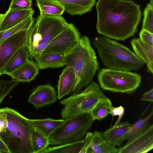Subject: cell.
Instances as JSON below:
<instances>
[{"label":"cell","instance_id":"6da1fadb","mask_svg":"<svg viewBox=\"0 0 153 153\" xmlns=\"http://www.w3.org/2000/svg\"><path fill=\"white\" fill-rule=\"evenodd\" d=\"M95 5L99 34L124 41L136 33L142 15L139 4L131 0H98Z\"/></svg>","mask_w":153,"mask_h":153},{"label":"cell","instance_id":"7a4b0ae2","mask_svg":"<svg viewBox=\"0 0 153 153\" xmlns=\"http://www.w3.org/2000/svg\"><path fill=\"white\" fill-rule=\"evenodd\" d=\"M65 56L66 65L74 68L76 74L73 93H78L92 82L99 66L89 38L86 36L81 37L78 43Z\"/></svg>","mask_w":153,"mask_h":153},{"label":"cell","instance_id":"3957f363","mask_svg":"<svg viewBox=\"0 0 153 153\" xmlns=\"http://www.w3.org/2000/svg\"><path fill=\"white\" fill-rule=\"evenodd\" d=\"M102 64L108 68L121 71H137L144 63L129 49L104 36L93 40Z\"/></svg>","mask_w":153,"mask_h":153},{"label":"cell","instance_id":"277c9868","mask_svg":"<svg viewBox=\"0 0 153 153\" xmlns=\"http://www.w3.org/2000/svg\"><path fill=\"white\" fill-rule=\"evenodd\" d=\"M2 109L7 115V121L0 137L10 153H33L31 135L33 127L30 119L12 108Z\"/></svg>","mask_w":153,"mask_h":153},{"label":"cell","instance_id":"5b68a950","mask_svg":"<svg viewBox=\"0 0 153 153\" xmlns=\"http://www.w3.org/2000/svg\"><path fill=\"white\" fill-rule=\"evenodd\" d=\"M69 23L62 16L40 14L28 31L27 47L31 59L41 53Z\"/></svg>","mask_w":153,"mask_h":153},{"label":"cell","instance_id":"8992f818","mask_svg":"<svg viewBox=\"0 0 153 153\" xmlns=\"http://www.w3.org/2000/svg\"><path fill=\"white\" fill-rule=\"evenodd\" d=\"M106 97L98 85L92 82L82 91L73 93L60 101L64 106L61 112L62 119L90 114L97 103Z\"/></svg>","mask_w":153,"mask_h":153},{"label":"cell","instance_id":"52a82bcc","mask_svg":"<svg viewBox=\"0 0 153 153\" xmlns=\"http://www.w3.org/2000/svg\"><path fill=\"white\" fill-rule=\"evenodd\" d=\"M94 121L90 114H82L65 119L49 137V145L56 146L82 140Z\"/></svg>","mask_w":153,"mask_h":153},{"label":"cell","instance_id":"ba28073f","mask_svg":"<svg viewBox=\"0 0 153 153\" xmlns=\"http://www.w3.org/2000/svg\"><path fill=\"white\" fill-rule=\"evenodd\" d=\"M97 77L100 87L103 90L121 93L134 92L141 81V76L138 74L109 68L100 70Z\"/></svg>","mask_w":153,"mask_h":153},{"label":"cell","instance_id":"9c48e42d","mask_svg":"<svg viewBox=\"0 0 153 153\" xmlns=\"http://www.w3.org/2000/svg\"><path fill=\"white\" fill-rule=\"evenodd\" d=\"M81 37L78 29L73 24L69 23L67 27L48 44L41 53L65 54L77 45Z\"/></svg>","mask_w":153,"mask_h":153},{"label":"cell","instance_id":"30bf717a","mask_svg":"<svg viewBox=\"0 0 153 153\" xmlns=\"http://www.w3.org/2000/svg\"><path fill=\"white\" fill-rule=\"evenodd\" d=\"M29 30L19 31L0 44V76L13 56L20 48L27 46Z\"/></svg>","mask_w":153,"mask_h":153},{"label":"cell","instance_id":"8fae6325","mask_svg":"<svg viewBox=\"0 0 153 153\" xmlns=\"http://www.w3.org/2000/svg\"><path fill=\"white\" fill-rule=\"evenodd\" d=\"M153 148V125L119 148V153H146Z\"/></svg>","mask_w":153,"mask_h":153},{"label":"cell","instance_id":"7c38bea8","mask_svg":"<svg viewBox=\"0 0 153 153\" xmlns=\"http://www.w3.org/2000/svg\"><path fill=\"white\" fill-rule=\"evenodd\" d=\"M57 98L58 95L53 87L49 84L40 85L33 91L28 102L37 109L54 103Z\"/></svg>","mask_w":153,"mask_h":153},{"label":"cell","instance_id":"4fadbf2b","mask_svg":"<svg viewBox=\"0 0 153 153\" xmlns=\"http://www.w3.org/2000/svg\"><path fill=\"white\" fill-rule=\"evenodd\" d=\"M76 83V76L74 68L66 66L59 76L57 85L58 99L60 100L65 96L74 92Z\"/></svg>","mask_w":153,"mask_h":153},{"label":"cell","instance_id":"5bb4252c","mask_svg":"<svg viewBox=\"0 0 153 153\" xmlns=\"http://www.w3.org/2000/svg\"><path fill=\"white\" fill-rule=\"evenodd\" d=\"M34 10L31 7L27 9L8 10L0 24V31L6 30L33 16Z\"/></svg>","mask_w":153,"mask_h":153},{"label":"cell","instance_id":"9a60e30c","mask_svg":"<svg viewBox=\"0 0 153 153\" xmlns=\"http://www.w3.org/2000/svg\"><path fill=\"white\" fill-rule=\"evenodd\" d=\"M135 55L146 64L148 72L153 73V46L143 42L139 38L132 39L130 42Z\"/></svg>","mask_w":153,"mask_h":153},{"label":"cell","instance_id":"2e32d148","mask_svg":"<svg viewBox=\"0 0 153 153\" xmlns=\"http://www.w3.org/2000/svg\"><path fill=\"white\" fill-rule=\"evenodd\" d=\"M56 1L64 7L65 11L72 16L81 15L91 11L96 0H51Z\"/></svg>","mask_w":153,"mask_h":153},{"label":"cell","instance_id":"e0dca14e","mask_svg":"<svg viewBox=\"0 0 153 153\" xmlns=\"http://www.w3.org/2000/svg\"><path fill=\"white\" fill-rule=\"evenodd\" d=\"M131 125L128 121L120 122L102 133L103 135L112 145L120 146L125 140V137Z\"/></svg>","mask_w":153,"mask_h":153},{"label":"cell","instance_id":"ac0fdd59","mask_svg":"<svg viewBox=\"0 0 153 153\" xmlns=\"http://www.w3.org/2000/svg\"><path fill=\"white\" fill-rule=\"evenodd\" d=\"M90 140L85 137L79 141L62 145L48 147L42 153H87Z\"/></svg>","mask_w":153,"mask_h":153},{"label":"cell","instance_id":"d6986e66","mask_svg":"<svg viewBox=\"0 0 153 153\" xmlns=\"http://www.w3.org/2000/svg\"><path fill=\"white\" fill-rule=\"evenodd\" d=\"M65 55L41 53L36 56L34 59L39 69L58 68L66 65Z\"/></svg>","mask_w":153,"mask_h":153},{"label":"cell","instance_id":"ffe728a7","mask_svg":"<svg viewBox=\"0 0 153 153\" xmlns=\"http://www.w3.org/2000/svg\"><path fill=\"white\" fill-rule=\"evenodd\" d=\"M39 73V68L36 62L29 59L10 76L12 79L19 82H29L35 78Z\"/></svg>","mask_w":153,"mask_h":153},{"label":"cell","instance_id":"44dd1931","mask_svg":"<svg viewBox=\"0 0 153 153\" xmlns=\"http://www.w3.org/2000/svg\"><path fill=\"white\" fill-rule=\"evenodd\" d=\"M29 53L26 46L19 50L11 57L5 67L3 74L9 76L29 60Z\"/></svg>","mask_w":153,"mask_h":153},{"label":"cell","instance_id":"7402d4cb","mask_svg":"<svg viewBox=\"0 0 153 153\" xmlns=\"http://www.w3.org/2000/svg\"><path fill=\"white\" fill-rule=\"evenodd\" d=\"M33 127L49 138L54 131L64 122V119L48 118L42 119H30Z\"/></svg>","mask_w":153,"mask_h":153},{"label":"cell","instance_id":"603a6c76","mask_svg":"<svg viewBox=\"0 0 153 153\" xmlns=\"http://www.w3.org/2000/svg\"><path fill=\"white\" fill-rule=\"evenodd\" d=\"M40 14L61 16L65 12L63 6L59 2L51 0H36Z\"/></svg>","mask_w":153,"mask_h":153},{"label":"cell","instance_id":"cb8c5ba5","mask_svg":"<svg viewBox=\"0 0 153 153\" xmlns=\"http://www.w3.org/2000/svg\"><path fill=\"white\" fill-rule=\"evenodd\" d=\"M152 115V112L146 117L140 119L131 125L125 137V140L129 142L146 130L150 125L149 121Z\"/></svg>","mask_w":153,"mask_h":153},{"label":"cell","instance_id":"d4e9b609","mask_svg":"<svg viewBox=\"0 0 153 153\" xmlns=\"http://www.w3.org/2000/svg\"><path fill=\"white\" fill-rule=\"evenodd\" d=\"M112 106L111 100L106 97L97 103L90 114L94 121L101 120L110 114Z\"/></svg>","mask_w":153,"mask_h":153},{"label":"cell","instance_id":"484cf974","mask_svg":"<svg viewBox=\"0 0 153 153\" xmlns=\"http://www.w3.org/2000/svg\"><path fill=\"white\" fill-rule=\"evenodd\" d=\"M31 143L33 153H42L49 145L48 138L34 127L32 133Z\"/></svg>","mask_w":153,"mask_h":153},{"label":"cell","instance_id":"4316f807","mask_svg":"<svg viewBox=\"0 0 153 153\" xmlns=\"http://www.w3.org/2000/svg\"><path fill=\"white\" fill-rule=\"evenodd\" d=\"M35 20L33 16H30L13 27L6 30L0 31V44L4 40L19 31L29 30Z\"/></svg>","mask_w":153,"mask_h":153},{"label":"cell","instance_id":"83f0119b","mask_svg":"<svg viewBox=\"0 0 153 153\" xmlns=\"http://www.w3.org/2000/svg\"><path fill=\"white\" fill-rule=\"evenodd\" d=\"M119 148H117L105 139L96 144L89 146L87 153H119Z\"/></svg>","mask_w":153,"mask_h":153},{"label":"cell","instance_id":"f1b7e54d","mask_svg":"<svg viewBox=\"0 0 153 153\" xmlns=\"http://www.w3.org/2000/svg\"><path fill=\"white\" fill-rule=\"evenodd\" d=\"M143 16L142 29L153 33V5L150 3L147 4L144 10Z\"/></svg>","mask_w":153,"mask_h":153},{"label":"cell","instance_id":"f546056e","mask_svg":"<svg viewBox=\"0 0 153 153\" xmlns=\"http://www.w3.org/2000/svg\"><path fill=\"white\" fill-rule=\"evenodd\" d=\"M19 82L13 79L11 80H0V105L5 97Z\"/></svg>","mask_w":153,"mask_h":153},{"label":"cell","instance_id":"4dcf8cb0","mask_svg":"<svg viewBox=\"0 0 153 153\" xmlns=\"http://www.w3.org/2000/svg\"><path fill=\"white\" fill-rule=\"evenodd\" d=\"M32 0H11L8 10L29 9L31 8Z\"/></svg>","mask_w":153,"mask_h":153},{"label":"cell","instance_id":"1f68e13d","mask_svg":"<svg viewBox=\"0 0 153 153\" xmlns=\"http://www.w3.org/2000/svg\"><path fill=\"white\" fill-rule=\"evenodd\" d=\"M139 39L143 42L153 46V33L145 30L142 29L139 33Z\"/></svg>","mask_w":153,"mask_h":153},{"label":"cell","instance_id":"d6a6232c","mask_svg":"<svg viewBox=\"0 0 153 153\" xmlns=\"http://www.w3.org/2000/svg\"><path fill=\"white\" fill-rule=\"evenodd\" d=\"M125 112L124 108L121 105L117 107L112 106L110 110V114L112 116H118V118L114 125L120 122Z\"/></svg>","mask_w":153,"mask_h":153},{"label":"cell","instance_id":"836d02e7","mask_svg":"<svg viewBox=\"0 0 153 153\" xmlns=\"http://www.w3.org/2000/svg\"><path fill=\"white\" fill-rule=\"evenodd\" d=\"M7 116L2 108H0V133L3 132L6 128Z\"/></svg>","mask_w":153,"mask_h":153},{"label":"cell","instance_id":"e575fe53","mask_svg":"<svg viewBox=\"0 0 153 153\" xmlns=\"http://www.w3.org/2000/svg\"><path fill=\"white\" fill-rule=\"evenodd\" d=\"M140 100L143 101L153 102V88L144 93L142 95Z\"/></svg>","mask_w":153,"mask_h":153},{"label":"cell","instance_id":"d590c367","mask_svg":"<svg viewBox=\"0 0 153 153\" xmlns=\"http://www.w3.org/2000/svg\"><path fill=\"white\" fill-rule=\"evenodd\" d=\"M0 153H10L8 147L0 137Z\"/></svg>","mask_w":153,"mask_h":153},{"label":"cell","instance_id":"8d00e7d4","mask_svg":"<svg viewBox=\"0 0 153 153\" xmlns=\"http://www.w3.org/2000/svg\"><path fill=\"white\" fill-rule=\"evenodd\" d=\"M5 15V13L4 14H0V24H1Z\"/></svg>","mask_w":153,"mask_h":153},{"label":"cell","instance_id":"74e56055","mask_svg":"<svg viewBox=\"0 0 153 153\" xmlns=\"http://www.w3.org/2000/svg\"><path fill=\"white\" fill-rule=\"evenodd\" d=\"M150 3L152 5H153V0H149Z\"/></svg>","mask_w":153,"mask_h":153}]
</instances>
